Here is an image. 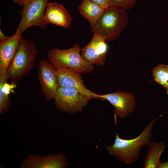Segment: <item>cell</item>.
Instances as JSON below:
<instances>
[{"label":"cell","instance_id":"cell-20","mask_svg":"<svg viewBox=\"0 0 168 168\" xmlns=\"http://www.w3.org/2000/svg\"><path fill=\"white\" fill-rule=\"evenodd\" d=\"M14 2L20 6H24V5L30 1L32 0H13Z\"/></svg>","mask_w":168,"mask_h":168},{"label":"cell","instance_id":"cell-8","mask_svg":"<svg viewBox=\"0 0 168 168\" xmlns=\"http://www.w3.org/2000/svg\"><path fill=\"white\" fill-rule=\"evenodd\" d=\"M98 99L108 101L115 108V117L124 118L133 112L136 105L133 95L118 91L103 95H97Z\"/></svg>","mask_w":168,"mask_h":168},{"label":"cell","instance_id":"cell-18","mask_svg":"<svg viewBox=\"0 0 168 168\" xmlns=\"http://www.w3.org/2000/svg\"><path fill=\"white\" fill-rule=\"evenodd\" d=\"M11 99L9 96L0 92V114L6 112L9 109Z\"/></svg>","mask_w":168,"mask_h":168},{"label":"cell","instance_id":"cell-7","mask_svg":"<svg viewBox=\"0 0 168 168\" xmlns=\"http://www.w3.org/2000/svg\"><path fill=\"white\" fill-rule=\"evenodd\" d=\"M37 76L41 91L45 99L50 101L54 99L59 87L57 69L50 62L43 59L39 61Z\"/></svg>","mask_w":168,"mask_h":168},{"label":"cell","instance_id":"cell-21","mask_svg":"<svg viewBox=\"0 0 168 168\" xmlns=\"http://www.w3.org/2000/svg\"><path fill=\"white\" fill-rule=\"evenodd\" d=\"M10 37L5 35L0 29V42L5 41L9 38Z\"/></svg>","mask_w":168,"mask_h":168},{"label":"cell","instance_id":"cell-14","mask_svg":"<svg viewBox=\"0 0 168 168\" xmlns=\"http://www.w3.org/2000/svg\"><path fill=\"white\" fill-rule=\"evenodd\" d=\"M105 9L89 0H83L78 7L80 14L89 22L91 27L100 19Z\"/></svg>","mask_w":168,"mask_h":168},{"label":"cell","instance_id":"cell-2","mask_svg":"<svg viewBox=\"0 0 168 168\" xmlns=\"http://www.w3.org/2000/svg\"><path fill=\"white\" fill-rule=\"evenodd\" d=\"M38 52L33 41L22 38L7 69V79L16 84L24 78L34 67Z\"/></svg>","mask_w":168,"mask_h":168},{"label":"cell","instance_id":"cell-15","mask_svg":"<svg viewBox=\"0 0 168 168\" xmlns=\"http://www.w3.org/2000/svg\"><path fill=\"white\" fill-rule=\"evenodd\" d=\"M149 149L145 157L143 159L144 168H157L160 160L165 147V142L152 141L149 145Z\"/></svg>","mask_w":168,"mask_h":168},{"label":"cell","instance_id":"cell-11","mask_svg":"<svg viewBox=\"0 0 168 168\" xmlns=\"http://www.w3.org/2000/svg\"><path fill=\"white\" fill-rule=\"evenodd\" d=\"M81 73L67 68L57 69V78L59 87L76 88L91 96L98 99L97 94L92 92L85 86Z\"/></svg>","mask_w":168,"mask_h":168},{"label":"cell","instance_id":"cell-13","mask_svg":"<svg viewBox=\"0 0 168 168\" xmlns=\"http://www.w3.org/2000/svg\"><path fill=\"white\" fill-rule=\"evenodd\" d=\"M14 34L7 40L0 42V76H7V71L12 62L22 38Z\"/></svg>","mask_w":168,"mask_h":168},{"label":"cell","instance_id":"cell-3","mask_svg":"<svg viewBox=\"0 0 168 168\" xmlns=\"http://www.w3.org/2000/svg\"><path fill=\"white\" fill-rule=\"evenodd\" d=\"M128 21L125 10L109 6L91 28L93 33L104 37L110 41L117 39L124 28Z\"/></svg>","mask_w":168,"mask_h":168},{"label":"cell","instance_id":"cell-19","mask_svg":"<svg viewBox=\"0 0 168 168\" xmlns=\"http://www.w3.org/2000/svg\"><path fill=\"white\" fill-rule=\"evenodd\" d=\"M105 9L109 7L108 0H89Z\"/></svg>","mask_w":168,"mask_h":168},{"label":"cell","instance_id":"cell-6","mask_svg":"<svg viewBox=\"0 0 168 168\" xmlns=\"http://www.w3.org/2000/svg\"><path fill=\"white\" fill-rule=\"evenodd\" d=\"M92 97L73 87H59L54 98L57 108L72 114L81 111Z\"/></svg>","mask_w":168,"mask_h":168},{"label":"cell","instance_id":"cell-1","mask_svg":"<svg viewBox=\"0 0 168 168\" xmlns=\"http://www.w3.org/2000/svg\"><path fill=\"white\" fill-rule=\"evenodd\" d=\"M158 118L150 122L139 135L134 138H121L117 133L113 145H105L109 154L123 163L128 164L136 161L143 147L149 145L150 142L152 128Z\"/></svg>","mask_w":168,"mask_h":168},{"label":"cell","instance_id":"cell-5","mask_svg":"<svg viewBox=\"0 0 168 168\" xmlns=\"http://www.w3.org/2000/svg\"><path fill=\"white\" fill-rule=\"evenodd\" d=\"M48 0H32L23 6V9L18 12L21 18L15 34L21 35L32 26L42 29L47 27L48 24L45 21L44 15Z\"/></svg>","mask_w":168,"mask_h":168},{"label":"cell","instance_id":"cell-4","mask_svg":"<svg viewBox=\"0 0 168 168\" xmlns=\"http://www.w3.org/2000/svg\"><path fill=\"white\" fill-rule=\"evenodd\" d=\"M81 49L78 44L67 49L53 48L48 52L47 57L49 61L57 69L67 68L81 73H91L94 66L82 58Z\"/></svg>","mask_w":168,"mask_h":168},{"label":"cell","instance_id":"cell-9","mask_svg":"<svg viewBox=\"0 0 168 168\" xmlns=\"http://www.w3.org/2000/svg\"><path fill=\"white\" fill-rule=\"evenodd\" d=\"M106 41L105 37L94 34L90 42L81 49L82 58L93 65H103L108 51Z\"/></svg>","mask_w":168,"mask_h":168},{"label":"cell","instance_id":"cell-22","mask_svg":"<svg viewBox=\"0 0 168 168\" xmlns=\"http://www.w3.org/2000/svg\"><path fill=\"white\" fill-rule=\"evenodd\" d=\"M158 168H168V161L164 163H160Z\"/></svg>","mask_w":168,"mask_h":168},{"label":"cell","instance_id":"cell-16","mask_svg":"<svg viewBox=\"0 0 168 168\" xmlns=\"http://www.w3.org/2000/svg\"><path fill=\"white\" fill-rule=\"evenodd\" d=\"M154 80L162 86L168 94V65L158 64L152 70Z\"/></svg>","mask_w":168,"mask_h":168},{"label":"cell","instance_id":"cell-17","mask_svg":"<svg viewBox=\"0 0 168 168\" xmlns=\"http://www.w3.org/2000/svg\"><path fill=\"white\" fill-rule=\"evenodd\" d=\"M109 6L129 10L135 5L138 0H108Z\"/></svg>","mask_w":168,"mask_h":168},{"label":"cell","instance_id":"cell-10","mask_svg":"<svg viewBox=\"0 0 168 168\" xmlns=\"http://www.w3.org/2000/svg\"><path fill=\"white\" fill-rule=\"evenodd\" d=\"M67 166L68 163L63 154L40 156L34 154L25 158L20 167L22 168H63Z\"/></svg>","mask_w":168,"mask_h":168},{"label":"cell","instance_id":"cell-12","mask_svg":"<svg viewBox=\"0 0 168 168\" xmlns=\"http://www.w3.org/2000/svg\"><path fill=\"white\" fill-rule=\"evenodd\" d=\"M44 19L47 24H52L66 28H70L72 18L69 12L61 4L47 3Z\"/></svg>","mask_w":168,"mask_h":168}]
</instances>
